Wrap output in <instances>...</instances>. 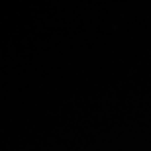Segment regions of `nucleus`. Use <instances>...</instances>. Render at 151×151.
Here are the masks:
<instances>
[]
</instances>
